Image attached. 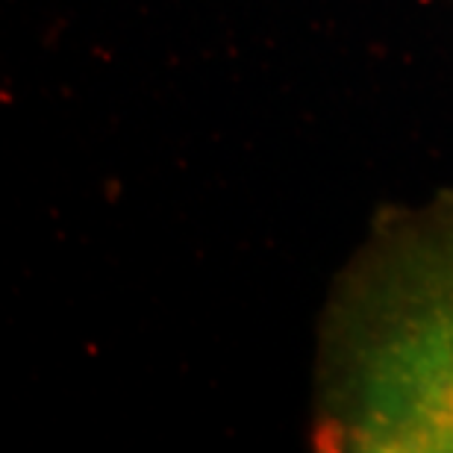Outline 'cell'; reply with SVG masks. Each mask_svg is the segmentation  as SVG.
Wrapping results in <instances>:
<instances>
[{
    "mask_svg": "<svg viewBox=\"0 0 453 453\" xmlns=\"http://www.w3.org/2000/svg\"><path fill=\"white\" fill-rule=\"evenodd\" d=\"M310 448L453 453V186L383 203L315 321Z\"/></svg>",
    "mask_w": 453,
    "mask_h": 453,
    "instance_id": "1",
    "label": "cell"
}]
</instances>
